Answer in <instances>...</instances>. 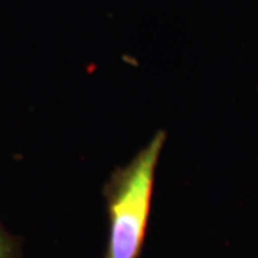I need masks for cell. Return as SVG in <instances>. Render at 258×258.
I'll return each instance as SVG.
<instances>
[{
    "mask_svg": "<svg viewBox=\"0 0 258 258\" xmlns=\"http://www.w3.org/2000/svg\"><path fill=\"white\" fill-rule=\"evenodd\" d=\"M166 135L158 131L128 165L118 168L103 186L109 232L105 258H139L145 242L155 171Z\"/></svg>",
    "mask_w": 258,
    "mask_h": 258,
    "instance_id": "cell-1",
    "label": "cell"
},
{
    "mask_svg": "<svg viewBox=\"0 0 258 258\" xmlns=\"http://www.w3.org/2000/svg\"><path fill=\"white\" fill-rule=\"evenodd\" d=\"M23 257V242L18 235L12 234L0 222V258Z\"/></svg>",
    "mask_w": 258,
    "mask_h": 258,
    "instance_id": "cell-2",
    "label": "cell"
}]
</instances>
